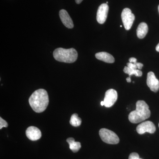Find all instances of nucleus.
Here are the masks:
<instances>
[{
	"label": "nucleus",
	"mask_w": 159,
	"mask_h": 159,
	"mask_svg": "<svg viewBox=\"0 0 159 159\" xmlns=\"http://www.w3.org/2000/svg\"><path fill=\"white\" fill-rule=\"evenodd\" d=\"M147 84L151 90L156 93L159 90V81L152 72H148L147 74Z\"/></svg>",
	"instance_id": "nucleus-9"
},
{
	"label": "nucleus",
	"mask_w": 159,
	"mask_h": 159,
	"mask_svg": "<svg viewBox=\"0 0 159 159\" xmlns=\"http://www.w3.org/2000/svg\"><path fill=\"white\" fill-rule=\"evenodd\" d=\"M99 134L102 141L109 144H117L119 139L116 134L107 129L102 128L99 131Z\"/></svg>",
	"instance_id": "nucleus-4"
},
{
	"label": "nucleus",
	"mask_w": 159,
	"mask_h": 159,
	"mask_svg": "<svg viewBox=\"0 0 159 159\" xmlns=\"http://www.w3.org/2000/svg\"><path fill=\"white\" fill-rule=\"evenodd\" d=\"M83 1V0H75V2H76L77 4H79L81 3Z\"/></svg>",
	"instance_id": "nucleus-22"
},
{
	"label": "nucleus",
	"mask_w": 159,
	"mask_h": 159,
	"mask_svg": "<svg viewBox=\"0 0 159 159\" xmlns=\"http://www.w3.org/2000/svg\"><path fill=\"white\" fill-rule=\"evenodd\" d=\"M156 51H158V52H159V43L157 45V46L156 48Z\"/></svg>",
	"instance_id": "nucleus-24"
},
{
	"label": "nucleus",
	"mask_w": 159,
	"mask_h": 159,
	"mask_svg": "<svg viewBox=\"0 0 159 159\" xmlns=\"http://www.w3.org/2000/svg\"><path fill=\"white\" fill-rule=\"evenodd\" d=\"M123 71L125 74H129V77L132 75H135L136 77H141L142 75V71L139 70H133L128 66H125L123 69Z\"/></svg>",
	"instance_id": "nucleus-15"
},
{
	"label": "nucleus",
	"mask_w": 159,
	"mask_h": 159,
	"mask_svg": "<svg viewBox=\"0 0 159 159\" xmlns=\"http://www.w3.org/2000/svg\"><path fill=\"white\" fill-rule=\"evenodd\" d=\"M158 11H159V5L158 6Z\"/></svg>",
	"instance_id": "nucleus-26"
},
{
	"label": "nucleus",
	"mask_w": 159,
	"mask_h": 159,
	"mask_svg": "<svg viewBox=\"0 0 159 159\" xmlns=\"http://www.w3.org/2000/svg\"><path fill=\"white\" fill-rule=\"evenodd\" d=\"M155 125L151 121H145L139 124L137 127V132L140 134H145V132L153 134L156 131Z\"/></svg>",
	"instance_id": "nucleus-6"
},
{
	"label": "nucleus",
	"mask_w": 159,
	"mask_h": 159,
	"mask_svg": "<svg viewBox=\"0 0 159 159\" xmlns=\"http://www.w3.org/2000/svg\"><path fill=\"white\" fill-rule=\"evenodd\" d=\"M81 119L78 117L77 114H74L71 116L70 122V124L73 126L77 127L80 126L81 125Z\"/></svg>",
	"instance_id": "nucleus-16"
},
{
	"label": "nucleus",
	"mask_w": 159,
	"mask_h": 159,
	"mask_svg": "<svg viewBox=\"0 0 159 159\" xmlns=\"http://www.w3.org/2000/svg\"><path fill=\"white\" fill-rule=\"evenodd\" d=\"M29 104L36 113L44 111L49 104V97L47 91L39 89L34 91L29 99Z\"/></svg>",
	"instance_id": "nucleus-1"
},
{
	"label": "nucleus",
	"mask_w": 159,
	"mask_h": 159,
	"mask_svg": "<svg viewBox=\"0 0 159 159\" xmlns=\"http://www.w3.org/2000/svg\"><path fill=\"white\" fill-rule=\"evenodd\" d=\"M121 17L123 25L126 30H129L131 28L135 20V16L128 8L123 9L121 14Z\"/></svg>",
	"instance_id": "nucleus-5"
},
{
	"label": "nucleus",
	"mask_w": 159,
	"mask_h": 159,
	"mask_svg": "<svg viewBox=\"0 0 159 159\" xmlns=\"http://www.w3.org/2000/svg\"><path fill=\"white\" fill-rule=\"evenodd\" d=\"M139 154L136 152H133L129 155V159H139Z\"/></svg>",
	"instance_id": "nucleus-18"
},
{
	"label": "nucleus",
	"mask_w": 159,
	"mask_h": 159,
	"mask_svg": "<svg viewBox=\"0 0 159 159\" xmlns=\"http://www.w3.org/2000/svg\"><path fill=\"white\" fill-rule=\"evenodd\" d=\"M150 115L148 104L143 100H139L136 102L135 110L131 112L129 115V120L131 123H138L149 118Z\"/></svg>",
	"instance_id": "nucleus-2"
},
{
	"label": "nucleus",
	"mask_w": 159,
	"mask_h": 159,
	"mask_svg": "<svg viewBox=\"0 0 159 159\" xmlns=\"http://www.w3.org/2000/svg\"><path fill=\"white\" fill-rule=\"evenodd\" d=\"M95 56L97 59L104 62L108 63H112L115 62V60L113 56L107 52H99L95 54Z\"/></svg>",
	"instance_id": "nucleus-12"
},
{
	"label": "nucleus",
	"mask_w": 159,
	"mask_h": 159,
	"mask_svg": "<svg viewBox=\"0 0 159 159\" xmlns=\"http://www.w3.org/2000/svg\"><path fill=\"white\" fill-rule=\"evenodd\" d=\"M139 159H140V158H139Z\"/></svg>",
	"instance_id": "nucleus-28"
},
{
	"label": "nucleus",
	"mask_w": 159,
	"mask_h": 159,
	"mask_svg": "<svg viewBox=\"0 0 159 159\" xmlns=\"http://www.w3.org/2000/svg\"><path fill=\"white\" fill-rule=\"evenodd\" d=\"M129 60V62L132 63H136L137 62V59L135 57H131Z\"/></svg>",
	"instance_id": "nucleus-20"
},
{
	"label": "nucleus",
	"mask_w": 159,
	"mask_h": 159,
	"mask_svg": "<svg viewBox=\"0 0 159 159\" xmlns=\"http://www.w3.org/2000/svg\"></svg>",
	"instance_id": "nucleus-29"
},
{
	"label": "nucleus",
	"mask_w": 159,
	"mask_h": 159,
	"mask_svg": "<svg viewBox=\"0 0 159 159\" xmlns=\"http://www.w3.org/2000/svg\"><path fill=\"white\" fill-rule=\"evenodd\" d=\"M127 66L133 70H138V67H137V62L136 63H127Z\"/></svg>",
	"instance_id": "nucleus-19"
},
{
	"label": "nucleus",
	"mask_w": 159,
	"mask_h": 159,
	"mask_svg": "<svg viewBox=\"0 0 159 159\" xmlns=\"http://www.w3.org/2000/svg\"><path fill=\"white\" fill-rule=\"evenodd\" d=\"M26 136L32 141H37L41 138L42 134L39 129L35 126H30L26 131Z\"/></svg>",
	"instance_id": "nucleus-10"
},
{
	"label": "nucleus",
	"mask_w": 159,
	"mask_h": 159,
	"mask_svg": "<svg viewBox=\"0 0 159 159\" xmlns=\"http://www.w3.org/2000/svg\"><path fill=\"white\" fill-rule=\"evenodd\" d=\"M8 124L7 122L1 117L0 118V129H2L3 127H8Z\"/></svg>",
	"instance_id": "nucleus-17"
},
{
	"label": "nucleus",
	"mask_w": 159,
	"mask_h": 159,
	"mask_svg": "<svg viewBox=\"0 0 159 159\" xmlns=\"http://www.w3.org/2000/svg\"><path fill=\"white\" fill-rule=\"evenodd\" d=\"M109 11V7L106 3L101 4L97 10V20L100 24L105 22L107 17Z\"/></svg>",
	"instance_id": "nucleus-8"
},
{
	"label": "nucleus",
	"mask_w": 159,
	"mask_h": 159,
	"mask_svg": "<svg viewBox=\"0 0 159 159\" xmlns=\"http://www.w3.org/2000/svg\"><path fill=\"white\" fill-rule=\"evenodd\" d=\"M59 16L63 25L68 29H73L74 23L67 11L65 9H61L59 11Z\"/></svg>",
	"instance_id": "nucleus-11"
},
{
	"label": "nucleus",
	"mask_w": 159,
	"mask_h": 159,
	"mask_svg": "<svg viewBox=\"0 0 159 159\" xmlns=\"http://www.w3.org/2000/svg\"><path fill=\"white\" fill-rule=\"evenodd\" d=\"M107 3H108V2H106V4H107Z\"/></svg>",
	"instance_id": "nucleus-27"
},
{
	"label": "nucleus",
	"mask_w": 159,
	"mask_h": 159,
	"mask_svg": "<svg viewBox=\"0 0 159 159\" xmlns=\"http://www.w3.org/2000/svg\"><path fill=\"white\" fill-rule=\"evenodd\" d=\"M118 98V94L116 91L113 89H110L106 92L103 102L104 106L110 107L115 104Z\"/></svg>",
	"instance_id": "nucleus-7"
},
{
	"label": "nucleus",
	"mask_w": 159,
	"mask_h": 159,
	"mask_svg": "<svg viewBox=\"0 0 159 159\" xmlns=\"http://www.w3.org/2000/svg\"><path fill=\"white\" fill-rule=\"evenodd\" d=\"M148 27L147 24L142 22L139 24L137 29V34L139 39L144 38L148 33Z\"/></svg>",
	"instance_id": "nucleus-13"
},
{
	"label": "nucleus",
	"mask_w": 159,
	"mask_h": 159,
	"mask_svg": "<svg viewBox=\"0 0 159 159\" xmlns=\"http://www.w3.org/2000/svg\"><path fill=\"white\" fill-rule=\"evenodd\" d=\"M53 56L57 61L71 63L77 60L78 54L77 51L73 48L68 49L58 48L54 50Z\"/></svg>",
	"instance_id": "nucleus-3"
},
{
	"label": "nucleus",
	"mask_w": 159,
	"mask_h": 159,
	"mask_svg": "<svg viewBox=\"0 0 159 159\" xmlns=\"http://www.w3.org/2000/svg\"><path fill=\"white\" fill-rule=\"evenodd\" d=\"M100 104H101V106H104V103L103 101H101V102H100Z\"/></svg>",
	"instance_id": "nucleus-25"
},
{
	"label": "nucleus",
	"mask_w": 159,
	"mask_h": 159,
	"mask_svg": "<svg viewBox=\"0 0 159 159\" xmlns=\"http://www.w3.org/2000/svg\"><path fill=\"white\" fill-rule=\"evenodd\" d=\"M137 65L138 69L139 70H142L143 66V64H142V63L137 62Z\"/></svg>",
	"instance_id": "nucleus-21"
},
{
	"label": "nucleus",
	"mask_w": 159,
	"mask_h": 159,
	"mask_svg": "<svg viewBox=\"0 0 159 159\" xmlns=\"http://www.w3.org/2000/svg\"><path fill=\"white\" fill-rule=\"evenodd\" d=\"M66 142L69 144L70 149L74 152H77L81 148L80 142H75L74 138H68L67 139Z\"/></svg>",
	"instance_id": "nucleus-14"
},
{
	"label": "nucleus",
	"mask_w": 159,
	"mask_h": 159,
	"mask_svg": "<svg viewBox=\"0 0 159 159\" xmlns=\"http://www.w3.org/2000/svg\"><path fill=\"white\" fill-rule=\"evenodd\" d=\"M126 81H127V82L130 83L131 82L130 77H127V78H126Z\"/></svg>",
	"instance_id": "nucleus-23"
}]
</instances>
